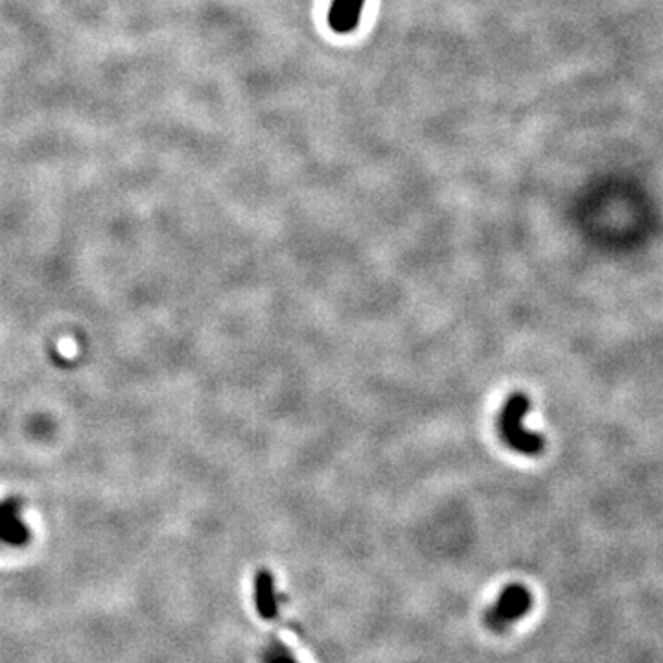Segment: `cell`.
I'll return each instance as SVG.
<instances>
[{
	"mask_svg": "<svg viewBox=\"0 0 663 663\" xmlns=\"http://www.w3.org/2000/svg\"><path fill=\"white\" fill-rule=\"evenodd\" d=\"M531 405V398L523 391L512 393L498 414V434L511 450L534 457L546 450V441L523 428V418Z\"/></svg>",
	"mask_w": 663,
	"mask_h": 663,
	"instance_id": "6da1fadb",
	"label": "cell"
},
{
	"mask_svg": "<svg viewBox=\"0 0 663 663\" xmlns=\"http://www.w3.org/2000/svg\"><path fill=\"white\" fill-rule=\"evenodd\" d=\"M532 609V593L523 584H509L502 590L494 605L485 614V625L494 632H503Z\"/></svg>",
	"mask_w": 663,
	"mask_h": 663,
	"instance_id": "7a4b0ae2",
	"label": "cell"
},
{
	"mask_svg": "<svg viewBox=\"0 0 663 663\" xmlns=\"http://www.w3.org/2000/svg\"><path fill=\"white\" fill-rule=\"evenodd\" d=\"M21 502L19 500H5L0 502V541L14 548H23L28 544L30 531L19 518Z\"/></svg>",
	"mask_w": 663,
	"mask_h": 663,
	"instance_id": "3957f363",
	"label": "cell"
},
{
	"mask_svg": "<svg viewBox=\"0 0 663 663\" xmlns=\"http://www.w3.org/2000/svg\"><path fill=\"white\" fill-rule=\"evenodd\" d=\"M366 0H332L328 24L336 34H350L357 28Z\"/></svg>",
	"mask_w": 663,
	"mask_h": 663,
	"instance_id": "277c9868",
	"label": "cell"
},
{
	"mask_svg": "<svg viewBox=\"0 0 663 663\" xmlns=\"http://www.w3.org/2000/svg\"><path fill=\"white\" fill-rule=\"evenodd\" d=\"M255 602L260 618L271 621L278 616V593L269 570H260L255 579Z\"/></svg>",
	"mask_w": 663,
	"mask_h": 663,
	"instance_id": "5b68a950",
	"label": "cell"
},
{
	"mask_svg": "<svg viewBox=\"0 0 663 663\" xmlns=\"http://www.w3.org/2000/svg\"><path fill=\"white\" fill-rule=\"evenodd\" d=\"M262 663H298V661L284 643L271 641L262 652Z\"/></svg>",
	"mask_w": 663,
	"mask_h": 663,
	"instance_id": "8992f818",
	"label": "cell"
}]
</instances>
